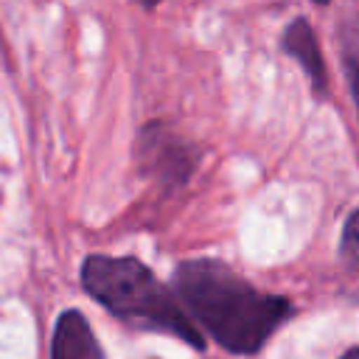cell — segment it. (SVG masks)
I'll list each match as a JSON object with an SVG mask.
<instances>
[{"mask_svg":"<svg viewBox=\"0 0 359 359\" xmlns=\"http://www.w3.org/2000/svg\"><path fill=\"white\" fill-rule=\"evenodd\" d=\"M283 50L306 70V76L311 79L314 93H325L328 87V73H325V59L320 53L317 36L309 25V20L297 17L286 31H283Z\"/></svg>","mask_w":359,"mask_h":359,"instance_id":"5","label":"cell"},{"mask_svg":"<svg viewBox=\"0 0 359 359\" xmlns=\"http://www.w3.org/2000/svg\"><path fill=\"white\" fill-rule=\"evenodd\" d=\"M174 292L194 323L238 356L258 353L292 314L286 297L255 289L216 258L182 261L174 269Z\"/></svg>","mask_w":359,"mask_h":359,"instance_id":"1","label":"cell"},{"mask_svg":"<svg viewBox=\"0 0 359 359\" xmlns=\"http://www.w3.org/2000/svg\"><path fill=\"white\" fill-rule=\"evenodd\" d=\"M137 6H143V8H154V6H160L163 0H135Z\"/></svg>","mask_w":359,"mask_h":359,"instance_id":"8","label":"cell"},{"mask_svg":"<svg viewBox=\"0 0 359 359\" xmlns=\"http://www.w3.org/2000/svg\"><path fill=\"white\" fill-rule=\"evenodd\" d=\"M135 157L146 177H151L163 185H171V188L185 182V177L194 171V165L199 160L196 149L160 121H151L140 129Z\"/></svg>","mask_w":359,"mask_h":359,"instance_id":"3","label":"cell"},{"mask_svg":"<svg viewBox=\"0 0 359 359\" xmlns=\"http://www.w3.org/2000/svg\"><path fill=\"white\" fill-rule=\"evenodd\" d=\"M342 252H345V258H351L353 264H359V213H353L345 222V230H342Z\"/></svg>","mask_w":359,"mask_h":359,"instance_id":"7","label":"cell"},{"mask_svg":"<svg viewBox=\"0 0 359 359\" xmlns=\"http://www.w3.org/2000/svg\"><path fill=\"white\" fill-rule=\"evenodd\" d=\"M314 3H328V0H314Z\"/></svg>","mask_w":359,"mask_h":359,"instance_id":"10","label":"cell"},{"mask_svg":"<svg viewBox=\"0 0 359 359\" xmlns=\"http://www.w3.org/2000/svg\"><path fill=\"white\" fill-rule=\"evenodd\" d=\"M81 286L118 320L165 331L196 351L205 348V337L177 292L160 283L143 261L132 255H87L81 264Z\"/></svg>","mask_w":359,"mask_h":359,"instance_id":"2","label":"cell"},{"mask_svg":"<svg viewBox=\"0 0 359 359\" xmlns=\"http://www.w3.org/2000/svg\"><path fill=\"white\" fill-rule=\"evenodd\" d=\"M50 359H104L101 342L79 309L59 314L50 339Z\"/></svg>","mask_w":359,"mask_h":359,"instance_id":"4","label":"cell"},{"mask_svg":"<svg viewBox=\"0 0 359 359\" xmlns=\"http://www.w3.org/2000/svg\"><path fill=\"white\" fill-rule=\"evenodd\" d=\"M342 359H359V348H353V351H348Z\"/></svg>","mask_w":359,"mask_h":359,"instance_id":"9","label":"cell"},{"mask_svg":"<svg viewBox=\"0 0 359 359\" xmlns=\"http://www.w3.org/2000/svg\"><path fill=\"white\" fill-rule=\"evenodd\" d=\"M339 53H342V67L351 81V93L359 109V17L345 20L339 25Z\"/></svg>","mask_w":359,"mask_h":359,"instance_id":"6","label":"cell"}]
</instances>
